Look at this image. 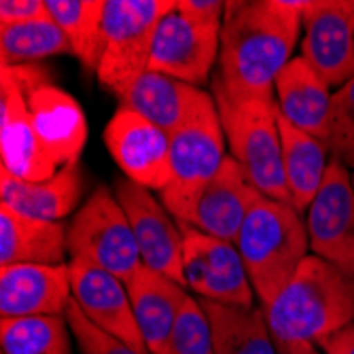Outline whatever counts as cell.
<instances>
[{
    "label": "cell",
    "mask_w": 354,
    "mask_h": 354,
    "mask_svg": "<svg viewBox=\"0 0 354 354\" xmlns=\"http://www.w3.org/2000/svg\"><path fill=\"white\" fill-rule=\"evenodd\" d=\"M3 170L21 180H47L79 164L87 142L81 104L45 68L3 66L0 73Z\"/></svg>",
    "instance_id": "obj_1"
},
{
    "label": "cell",
    "mask_w": 354,
    "mask_h": 354,
    "mask_svg": "<svg viewBox=\"0 0 354 354\" xmlns=\"http://www.w3.org/2000/svg\"><path fill=\"white\" fill-rule=\"evenodd\" d=\"M301 11L291 0H230L214 83L234 100H276V79L293 57Z\"/></svg>",
    "instance_id": "obj_2"
},
{
    "label": "cell",
    "mask_w": 354,
    "mask_h": 354,
    "mask_svg": "<svg viewBox=\"0 0 354 354\" xmlns=\"http://www.w3.org/2000/svg\"><path fill=\"white\" fill-rule=\"evenodd\" d=\"M263 314L280 354H308L354 323V280L308 254Z\"/></svg>",
    "instance_id": "obj_3"
},
{
    "label": "cell",
    "mask_w": 354,
    "mask_h": 354,
    "mask_svg": "<svg viewBox=\"0 0 354 354\" xmlns=\"http://www.w3.org/2000/svg\"><path fill=\"white\" fill-rule=\"evenodd\" d=\"M236 248L263 310L276 299L308 257L310 238L306 221L291 204L261 198L248 212Z\"/></svg>",
    "instance_id": "obj_4"
},
{
    "label": "cell",
    "mask_w": 354,
    "mask_h": 354,
    "mask_svg": "<svg viewBox=\"0 0 354 354\" xmlns=\"http://www.w3.org/2000/svg\"><path fill=\"white\" fill-rule=\"evenodd\" d=\"M214 104L232 157L263 198L291 204L282 168L276 100H234L212 83Z\"/></svg>",
    "instance_id": "obj_5"
},
{
    "label": "cell",
    "mask_w": 354,
    "mask_h": 354,
    "mask_svg": "<svg viewBox=\"0 0 354 354\" xmlns=\"http://www.w3.org/2000/svg\"><path fill=\"white\" fill-rule=\"evenodd\" d=\"M174 7V0H104L102 53L95 75L117 98L149 71L157 26Z\"/></svg>",
    "instance_id": "obj_6"
},
{
    "label": "cell",
    "mask_w": 354,
    "mask_h": 354,
    "mask_svg": "<svg viewBox=\"0 0 354 354\" xmlns=\"http://www.w3.org/2000/svg\"><path fill=\"white\" fill-rule=\"evenodd\" d=\"M71 259L100 268L127 282L142 266L132 225L111 187L100 185L68 225Z\"/></svg>",
    "instance_id": "obj_7"
},
{
    "label": "cell",
    "mask_w": 354,
    "mask_h": 354,
    "mask_svg": "<svg viewBox=\"0 0 354 354\" xmlns=\"http://www.w3.org/2000/svg\"><path fill=\"white\" fill-rule=\"evenodd\" d=\"M225 142L216 106L170 134L172 183L162 191V204L176 221H183L200 191L227 159Z\"/></svg>",
    "instance_id": "obj_8"
},
{
    "label": "cell",
    "mask_w": 354,
    "mask_h": 354,
    "mask_svg": "<svg viewBox=\"0 0 354 354\" xmlns=\"http://www.w3.org/2000/svg\"><path fill=\"white\" fill-rule=\"evenodd\" d=\"M185 286L198 299L254 306V291L236 244L180 225Z\"/></svg>",
    "instance_id": "obj_9"
},
{
    "label": "cell",
    "mask_w": 354,
    "mask_h": 354,
    "mask_svg": "<svg viewBox=\"0 0 354 354\" xmlns=\"http://www.w3.org/2000/svg\"><path fill=\"white\" fill-rule=\"evenodd\" d=\"M306 214L312 254L354 280V187L344 164L331 159L325 183Z\"/></svg>",
    "instance_id": "obj_10"
},
{
    "label": "cell",
    "mask_w": 354,
    "mask_h": 354,
    "mask_svg": "<svg viewBox=\"0 0 354 354\" xmlns=\"http://www.w3.org/2000/svg\"><path fill=\"white\" fill-rule=\"evenodd\" d=\"M113 193L132 225L142 266L185 286L183 232L178 221L149 189L132 183L127 176L115 178Z\"/></svg>",
    "instance_id": "obj_11"
},
{
    "label": "cell",
    "mask_w": 354,
    "mask_h": 354,
    "mask_svg": "<svg viewBox=\"0 0 354 354\" xmlns=\"http://www.w3.org/2000/svg\"><path fill=\"white\" fill-rule=\"evenodd\" d=\"M301 57L339 89L354 77V0H308L301 13Z\"/></svg>",
    "instance_id": "obj_12"
},
{
    "label": "cell",
    "mask_w": 354,
    "mask_h": 354,
    "mask_svg": "<svg viewBox=\"0 0 354 354\" xmlns=\"http://www.w3.org/2000/svg\"><path fill=\"white\" fill-rule=\"evenodd\" d=\"M104 145L132 183L159 193L172 183L170 136L136 111L117 109L104 127Z\"/></svg>",
    "instance_id": "obj_13"
},
{
    "label": "cell",
    "mask_w": 354,
    "mask_h": 354,
    "mask_svg": "<svg viewBox=\"0 0 354 354\" xmlns=\"http://www.w3.org/2000/svg\"><path fill=\"white\" fill-rule=\"evenodd\" d=\"M221 51V28L187 19L176 7L159 21L149 71L202 87L210 79Z\"/></svg>",
    "instance_id": "obj_14"
},
{
    "label": "cell",
    "mask_w": 354,
    "mask_h": 354,
    "mask_svg": "<svg viewBox=\"0 0 354 354\" xmlns=\"http://www.w3.org/2000/svg\"><path fill=\"white\" fill-rule=\"evenodd\" d=\"M261 198L263 196L248 180L240 164L227 155L178 225L236 244L248 212Z\"/></svg>",
    "instance_id": "obj_15"
},
{
    "label": "cell",
    "mask_w": 354,
    "mask_h": 354,
    "mask_svg": "<svg viewBox=\"0 0 354 354\" xmlns=\"http://www.w3.org/2000/svg\"><path fill=\"white\" fill-rule=\"evenodd\" d=\"M68 266L73 282V299L81 308V312L95 327L132 344L142 352H149L145 337L138 329L125 282L79 259H71Z\"/></svg>",
    "instance_id": "obj_16"
},
{
    "label": "cell",
    "mask_w": 354,
    "mask_h": 354,
    "mask_svg": "<svg viewBox=\"0 0 354 354\" xmlns=\"http://www.w3.org/2000/svg\"><path fill=\"white\" fill-rule=\"evenodd\" d=\"M73 301L71 266H7L0 268L3 318L64 316Z\"/></svg>",
    "instance_id": "obj_17"
},
{
    "label": "cell",
    "mask_w": 354,
    "mask_h": 354,
    "mask_svg": "<svg viewBox=\"0 0 354 354\" xmlns=\"http://www.w3.org/2000/svg\"><path fill=\"white\" fill-rule=\"evenodd\" d=\"M119 106L136 111L168 136L214 109V95L202 87L147 71L123 95Z\"/></svg>",
    "instance_id": "obj_18"
},
{
    "label": "cell",
    "mask_w": 354,
    "mask_h": 354,
    "mask_svg": "<svg viewBox=\"0 0 354 354\" xmlns=\"http://www.w3.org/2000/svg\"><path fill=\"white\" fill-rule=\"evenodd\" d=\"M331 87L299 55L286 64L276 79L278 113L301 132L329 147Z\"/></svg>",
    "instance_id": "obj_19"
},
{
    "label": "cell",
    "mask_w": 354,
    "mask_h": 354,
    "mask_svg": "<svg viewBox=\"0 0 354 354\" xmlns=\"http://www.w3.org/2000/svg\"><path fill=\"white\" fill-rule=\"evenodd\" d=\"M125 286L147 350L151 354H162L189 297L187 288L147 266H140Z\"/></svg>",
    "instance_id": "obj_20"
},
{
    "label": "cell",
    "mask_w": 354,
    "mask_h": 354,
    "mask_svg": "<svg viewBox=\"0 0 354 354\" xmlns=\"http://www.w3.org/2000/svg\"><path fill=\"white\" fill-rule=\"evenodd\" d=\"M68 252V230L57 221L21 214L0 204V268L62 266Z\"/></svg>",
    "instance_id": "obj_21"
},
{
    "label": "cell",
    "mask_w": 354,
    "mask_h": 354,
    "mask_svg": "<svg viewBox=\"0 0 354 354\" xmlns=\"http://www.w3.org/2000/svg\"><path fill=\"white\" fill-rule=\"evenodd\" d=\"M0 174V204L35 218L59 223L77 210L83 196L81 164L64 168L47 180H21L7 170Z\"/></svg>",
    "instance_id": "obj_22"
},
{
    "label": "cell",
    "mask_w": 354,
    "mask_h": 354,
    "mask_svg": "<svg viewBox=\"0 0 354 354\" xmlns=\"http://www.w3.org/2000/svg\"><path fill=\"white\" fill-rule=\"evenodd\" d=\"M278 130L282 145V168L288 193H291V206L299 212H306L325 183V174L331 164L329 147L291 125L280 113Z\"/></svg>",
    "instance_id": "obj_23"
},
{
    "label": "cell",
    "mask_w": 354,
    "mask_h": 354,
    "mask_svg": "<svg viewBox=\"0 0 354 354\" xmlns=\"http://www.w3.org/2000/svg\"><path fill=\"white\" fill-rule=\"evenodd\" d=\"M212 333L214 354H280L261 308L200 299Z\"/></svg>",
    "instance_id": "obj_24"
},
{
    "label": "cell",
    "mask_w": 354,
    "mask_h": 354,
    "mask_svg": "<svg viewBox=\"0 0 354 354\" xmlns=\"http://www.w3.org/2000/svg\"><path fill=\"white\" fill-rule=\"evenodd\" d=\"M51 19L68 39L73 55L87 73H98L102 53L104 0H45Z\"/></svg>",
    "instance_id": "obj_25"
},
{
    "label": "cell",
    "mask_w": 354,
    "mask_h": 354,
    "mask_svg": "<svg viewBox=\"0 0 354 354\" xmlns=\"http://www.w3.org/2000/svg\"><path fill=\"white\" fill-rule=\"evenodd\" d=\"M62 53H73V49L51 15L26 24H0L3 66H30Z\"/></svg>",
    "instance_id": "obj_26"
},
{
    "label": "cell",
    "mask_w": 354,
    "mask_h": 354,
    "mask_svg": "<svg viewBox=\"0 0 354 354\" xmlns=\"http://www.w3.org/2000/svg\"><path fill=\"white\" fill-rule=\"evenodd\" d=\"M3 354H71V327L66 316L3 318Z\"/></svg>",
    "instance_id": "obj_27"
},
{
    "label": "cell",
    "mask_w": 354,
    "mask_h": 354,
    "mask_svg": "<svg viewBox=\"0 0 354 354\" xmlns=\"http://www.w3.org/2000/svg\"><path fill=\"white\" fill-rule=\"evenodd\" d=\"M162 354H214L210 323L198 297H187Z\"/></svg>",
    "instance_id": "obj_28"
},
{
    "label": "cell",
    "mask_w": 354,
    "mask_h": 354,
    "mask_svg": "<svg viewBox=\"0 0 354 354\" xmlns=\"http://www.w3.org/2000/svg\"><path fill=\"white\" fill-rule=\"evenodd\" d=\"M329 153L331 159L354 170V77L331 95Z\"/></svg>",
    "instance_id": "obj_29"
},
{
    "label": "cell",
    "mask_w": 354,
    "mask_h": 354,
    "mask_svg": "<svg viewBox=\"0 0 354 354\" xmlns=\"http://www.w3.org/2000/svg\"><path fill=\"white\" fill-rule=\"evenodd\" d=\"M64 316L68 320L71 333H73L81 354H151V352H142V350L134 348L132 344H127V342L106 333L100 327H95L81 312V308L75 304V299L68 304L66 314Z\"/></svg>",
    "instance_id": "obj_30"
},
{
    "label": "cell",
    "mask_w": 354,
    "mask_h": 354,
    "mask_svg": "<svg viewBox=\"0 0 354 354\" xmlns=\"http://www.w3.org/2000/svg\"><path fill=\"white\" fill-rule=\"evenodd\" d=\"M176 9L187 19L196 21V24L221 28L227 3H223V0H178Z\"/></svg>",
    "instance_id": "obj_31"
},
{
    "label": "cell",
    "mask_w": 354,
    "mask_h": 354,
    "mask_svg": "<svg viewBox=\"0 0 354 354\" xmlns=\"http://www.w3.org/2000/svg\"><path fill=\"white\" fill-rule=\"evenodd\" d=\"M49 17L45 0H3L0 24H26Z\"/></svg>",
    "instance_id": "obj_32"
},
{
    "label": "cell",
    "mask_w": 354,
    "mask_h": 354,
    "mask_svg": "<svg viewBox=\"0 0 354 354\" xmlns=\"http://www.w3.org/2000/svg\"><path fill=\"white\" fill-rule=\"evenodd\" d=\"M318 348L323 354H354V323L327 337Z\"/></svg>",
    "instance_id": "obj_33"
},
{
    "label": "cell",
    "mask_w": 354,
    "mask_h": 354,
    "mask_svg": "<svg viewBox=\"0 0 354 354\" xmlns=\"http://www.w3.org/2000/svg\"><path fill=\"white\" fill-rule=\"evenodd\" d=\"M308 354H320L318 350H312V352H308Z\"/></svg>",
    "instance_id": "obj_34"
},
{
    "label": "cell",
    "mask_w": 354,
    "mask_h": 354,
    "mask_svg": "<svg viewBox=\"0 0 354 354\" xmlns=\"http://www.w3.org/2000/svg\"><path fill=\"white\" fill-rule=\"evenodd\" d=\"M352 187H354V172H352Z\"/></svg>",
    "instance_id": "obj_35"
}]
</instances>
